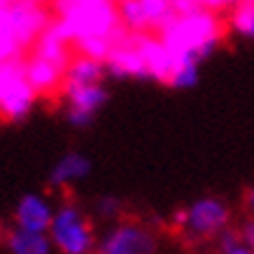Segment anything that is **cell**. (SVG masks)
Wrapping results in <instances>:
<instances>
[{
	"label": "cell",
	"instance_id": "9c48e42d",
	"mask_svg": "<svg viewBox=\"0 0 254 254\" xmlns=\"http://www.w3.org/2000/svg\"><path fill=\"white\" fill-rule=\"evenodd\" d=\"M91 170H93V161L84 152L70 149V152H63L54 161V166L49 168L47 185L54 191H65V189H72L75 185L84 182L86 177L91 175Z\"/></svg>",
	"mask_w": 254,
	"mask_h": 254
},
{
	"label": "cell",
	"instance_id": "8992f818",
	"mask_svg": "<svg viewBox=\"0 0 254 254\" xmlns=\"http://www.w3.org/2000/svg\"><path fill=\"white\" fill-rule=\"evenodd\" d=\"M159 236L149 224L119 219L98 236L96 254H159Z\"/></svg>",
	"mask_w": 254,
	"mask_h": 254
},
{
	"label": "cell",
	"instance_id": "ffe728a7",
	"mask_svg": "<svg viewBox=\"0 0 254 254\" xmlns=\"http://www.w3.org/2000/svg\"><path fill=\"white\" fill-rule=\"evenodd\" d=\"M245 210H247V215H252L254 217V187H250L247 189V193H245Z\"/></svg>",
	"mask_w": 254,
	"mask_h": 254
},
{
	"label": "cell",
	"instance_id": "2e32d148",
	"mask_svg": "<svg viewBox=\"0 0 254 254\" xmlns=\"http://www.w3.org/2000/svg\"><path fill=\"white\" fill-rule=\"evenodd\" d=\"M93 215L103 222H119L124 219V200L115 193H103L93 203Z\"/></svg>",
	"mask_w": 254,
	"mask_h": 254
},
{
	"label": "cell",
	"instance_id": "3957f363",
	"mask_svg": "<svg viewBox=\"0 0 254 254\" xmlns=\"http://www.w3.org/2000/svg\"><path fill=\"white\" fill-rule=\"evenodd\" d=\"M175 229L191 243H215L233 226V210L222 196H198L173 217Z\"/></svg>",
	"mask_w": 254,
	"mask_h": 254
},
{
	"label": "cell",
	"instance_id": "ba28073f",
	"mask_svg": "<svg viewBox=\"0 0 254 254\" xmlns=\"http://www.w3.org/2000/svg\"><path fill=\"white\" fill-rule=\"evenodd\" d=\"M54 215H56V205L47 193L28 191L16 200L14 210H12V226L26 229V231L47 233L52 222H54Z\"/></svg>",
	"mask_w": 254,
	"mask_h": 254
},
{
	"label": "cell",
	"instance_id": "e0dca14e",
	"mask_svg": "<svg viewBox=\"0 0 254 254\" xmlns=\"http://www.w3.org/2000/svg\"><path fill=\"white\" fill-rule=\"evenodd\" d=\"M215 254H254V250L240 240L236 226H231L215 240Z\"/></svg>",
	"mask_w": 254,
	"mask_h": 254
},
{
	"label": "cell",
	"instance_id": "277c9868",
	"mask_svg": "<svg viewBox=\"0 0 254 254\" xmlns=\"http://www.w3.org/2000/svg\"><path fill=\"white\" fill-rule=\"evenodd\" d=\"M56 254H96L98 236L91 217L77 200L63 198L47 231Z\"/></svg>",
	"mask_w": 254,
	"mask_h": 254
},
{
	"label": "cell",
	"instance_id": "4fadbf2b",
	"mask_svg": "<svg viewBox=\"0 0 254 254\" xmlns=\"http://www.w3.org/2000/svg\"><path fill=\"white\" fill-rule=\"evenodd\" d=\"M2 245L7 254H56L47 233L26 231V229H16V226H12L5 233Z\"/></svg>",
	"mask_w": 254,
	"mask_h": 254
},
{
	"label": "cell",
	"instance_id": "6da1fadb",
	"mask_svg": "<svg viewBox=\"0 0 254 254\" xmlns=\"http://www.w3.org/2000/svg\"><path fill=\"white\" fill-rule=\"evenodd\" d=\"M168 47L173 63L203 65L222 45V28L212 9L203 7L191 14H180L159 33Z\"/></svg>",
	"mask_w": 254,
	"mask_h": 254
},
{
	"label": "cell",
	"instance_id": "5bb4252c",
	"mask_svg": "<svg viewBox=\"0 0 254 254\" xmlns=\"http://www.w3.org/2000/svg\"><path fill=\"white\" fill-rule=\"evenodd\" d=\"M117 19H119V28H124L131 35H147V33H152L147 12L142 7V0H119L117 2Z\"/></svg>",
	"mask_w": 254,
	"mask_h": 254
},
{
	"label": "cell",
	"instance_id": "7a4b0ae2",
	"mask_svg": "<svg viewBox=\"0 0 254 254\" xmlns=\"http://www.w3.org/2000/svg\"><path fill=\"white\" fill-rule=\"evenodd\" d=\"M59 26L72 42L86 38H115L119 26L115 0H54Z\"/></svg>",
	"mask_w": 254,
	"mask_h": 254
},
{
	"label": "cell",
	"instance_id": "5b68a950",
	"mask_svg": "<svg viewBox=\"0 0 254 254\" xmlns=\"http://www.w3.org/2000/svg\"><path fill=\"white\" fill-rule=\"evenodd\" d=\"M38 91L26 77L23 61L5 59L0 61V119L19 124L28 119L38 103Z\"/></svg>",
	"mask_w": 254,
	"mask_h": 254
},
{
	"label": "cell",
	"instance_id": "52a82bcc",
	"mask_svg": "<svg viewBox=\"0 0 254 254\" xmlns=\"http://www.w3.org/2000/svg\"><path fill=\"white\" fill-rule=\"evenodd\" d=\"M63 119L72 128H89L98 112L110 100V91L105 84L77 86V89H63Z\"/></svg>",
	"mask_w": 254,
	"mask_h": 254
},
{
	"label": "cell",
	"instance_id": "7402d4cb",
	"mask_svg": "<svg viewBox=\"0 0 254 254\" xmlns=\"http://www.w3.org/2000/svg\"><path fill=\"white\" fill-rule=\"evenodd\" d=\"M250 2H252V5H254V0H250Z\"/></svg>",
	"mask_w": 254,
	"mask_h": 254
},
{
	"label": "cell",
	"instance_id": "8fae6325",
	"mask_svg": "<svg viewBox=\"0 0 254 254\" xmlns=\"http://www.w3.org/2000/svg\"><path fill=\"white\" fill-rule=\"evenodd\" d=\"M108 79V68L105 61L86 56L75 49V54L70 56L63 70V89H77V86H91V84H105Z\"/></svg>",
	"mask_w": 254,
	"mask_h": 254
},
{
	"label": "cell",
	"instance_id": "7c38bea8",
	"mask_svg": "<svg viewBox=\"0 0 254 254\" xmlns=\"http://www.w3.org/2000/svg\"><path fill=\"white\" fill-rule=\"evenodd\" d=\"M23 68H26V77L33 84V89L38 91V96H49V93L61 91L65 65L52 61L38 52H31V56L23 61Z\"/></svg>",
	"mask_w": 254,
	"mask_h": 254
},
{
	"label": "cell",
	"instance_id": "ac0fdd59",
	"mask_svg": "<svg viewBox=\"0 0 254 254\" xmlns=\"http://www.w3.org/2000/svg\"><path fill=\"white\" fill-rule=\"evenodd\" d=\"M236 231H238L240 240H243L247 247H252V250H254V217L247 215L245 219L236 226Z\"/></svg>",
	"mask_w": 254,
	"mask_h": 254
},
{
	"label": "cell",
	"instance_id": "44dd1931",
	"mask_svg": "<svg viewBox=\"0 0 254 254\" xmlns=\"http://www.w3.org/2000/svg\"><path fill=\"white\" fill-rule=\"evenodd\" d=\"M21 2H28V5H35V7H45V5L54 2V0H21Z\"/></svg>",
	"mask_w": 254,
	"mask_h": 254
},
{
	"label": "cell",
	"instance_id": "d6986e66",
	"mask_svg": "<svg viewBox=\"0 0 254 254\" xmlns=\"http://www.w3.org/2000/svg\"><path fill=\"white\" fill-rule=\"evenodd\" d=\"M203 5L208 9H212V12H217V9H231L236 7L238 2H243V0H200Z\"/></svg>",
	"mask_w": 254,
	"mask_h": 254
},
{
	"label": "cell",
	"instance_id": "30bf717a",
	"mask_svg": "<svg viewBox=\"0 0 254 254\" xmlns=\"http://www.w3.org/2000/svg\"><path fill=\"white\" fill-rule=\"evenodd\" d=\"M105 68H108V77L112 79H152L149 68L142 59V52L138 47V40H133V42L115 40V47L105 61Z\"/></svg>",
	"mask_w": 254,
	"mask_h": 254
},
{
	"label": "cell",
	"instance_id": "603a6c76",
	"mask_svg": "<svg viewBox=\"0 0 254 254\" xmlns=\"http://www.w3.org/2000/svg\"><path fill=\"white\" fill-rule=\"evenodd\" d=\"M115 2H119V0H115Z\"/></svg>",
	"mask_w": 254,
	"mask_h": 254
},
{
	"label": "cell",
	"instance_id": "9a60e30c",
	"mask_svg": "<svg viewBox=\"0 0 254 254\" xmlns=\"http://www.w3.org/2000/svg\"><path fill=\"white\" fill-rule=\"evenodd\" d=\"M229 28H231L240 40L254 42V5L250 0H243L236 7L229 9Z\"/></svg>",
	"mask_w": 254,
	"mask_h": 254
}]
</instances>
